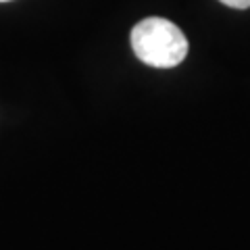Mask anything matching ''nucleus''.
I'll use <instances>...</instances> for the list:
<instances>
[{
	"label": "nucleus",
	"instance_id": "obj_1",
	"mask_svg": "<svg viewBox=\"0 0 250 250\" xmlns=\"http://www.w3.org/2000/svg\"><path fill=\"white\" fill-rule=\"evenodd\" d=\"M131 48L146 65L171 69L188 57V38L173 21L146 17L131 29Z\"/></svg>",
	"mask_w": 250,
	"mask_h": 250
},
{
	"label": "nucleus",
	"instance_id": "obj_2",
	"mask_svg": "<svg viewBox=\"0 0 250 250\" xmlns=\"http://www.w3.org/2000/svg\"><path fill=\"white\" fill-rule=\"evenodd\" d=\"M219 2L231 9H250V0H219Z\"/></svg>",
	"mask_w": 250,
	"mask_h": 250
},
{
	"label": "nucleus",
	"instance_id": "obj_3",
	"mask_svg": "<svg viewBox=\"0 0 250 250\" xmlns=\"http://www.w3.org/2000/svg\"><path fill=\"white\" fill-rule=\"evenodd\" d=\"M0 2H9V0H0Z\"/></svg>",
	"mask_w": 250,
	"mask_h": 250
}]
</instances>
